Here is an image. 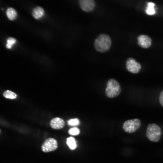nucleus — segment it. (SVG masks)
<instances>
[{"mask_svg": "<svg viewBox=\"0 0 163 163\" xmlns=\"http://www.w3.org/2000/svg\"><path fill=\"white\" fill-rule=\"evenodd\" d=\"M112 44L111 39L108 35L102 34H100L95 39L94 47L97 51L101 53L109 50Z\"/></svg>", "mask_w": 163, "mask_h": 163, "instance_id": "obj_1", "label": "nucleus"}, {"mask_svg": "<svg viewBox=\"0 0 163 163\" xmlns=\"http://www.w3.org/2000/svg\"><path fill=\"white\" fill-rule=\"evenodd\" d=\"M121 91V86L116 80L111 78L107 82L105 94L108 97L113 98L117 96Z\"/></svg>", "mask_w": 163, "mask_h": 163, "instance_id": "obj_2", "label": "nucleus"}, {"mask_svg": "<svg viewBox=\"0 0 163 163\" xmlns=\"http://www.w3.org/2000/svg\"><path fill=\"white\" fill-rule=\"evenodd\" d=\"M161 134L160 127L155 123L149 124L147 128L146 136L148 138L153 142L159 141Z\"/></svg>", "mask_w": 163, "mask_h": 163, "instance_id": "obj_3", "label": "nucleus"}, {"mask_svg": "<svg viewBox=\"0 0 163 163\" xmlns=\"http://www.w3.org/2000/svg\"><path fill=\"white\" fill-rule=\"evenodd\" d=\"M141 125V121L138 119H134L125 121L123 123V127L125 132L131 133L137 131Z\"/></svg>", "mask_w": 163, "mask_h": 163, "instance_id": "obj_4", "label": "nucleus"}, {"mask_svg": "<svg viewBox=\"0 0 163 163\" xmlns=\"http://www.w3.org/2000/svg\"><path fill=\"white\" fill-rule=\"evenodd\" d=\"M126 66L127 70L133 74L139 73L141 69V64L133 58H128L126 62Z\"/></svg>", "mask_w": 163, "mask_h": 163, "instance_id": "obj_5", "label": "nucleus"}, {"mask_svg": "<svg viewBox=\"0 0 163 163\" xmlns=\"http://www.w3.org/2000/svg\"><path fill=\"white\" fill-rule=\"evenodd\" d=\"M58 147V143L55 139L50 138L46 139L41 146L43 152H47L56 150Z\"/></svg>", "mask_w": 163, "mask_h": 163, "instance_id": "obj_6", "label": "nucleus"}, {"mask_svg": "<svg viewBox=\"0 0 163 163\" xmlns=\"http://www.w3.org/2000/svg\"><path fill=\"white\" fill-rule=\"evenodd\" d=\"M79 5L81 9L86 12L92 11L96 6L94 0H80L79 1Z\"/></svg>", "mask_w": 163, "mask_h": 163, "instance_id": "obj_7", "label": "nucleus"}, {"mask_svg": "<svg viewBox=\"0 0 163 163\" xmlns=\"http://www.w3.org/2000/svg\"><path fill=\"white\" fill-rule=\"evenodd\" d=\"M138 45L144 48L149 47L152 44V39L148 36L142 34L138 36L137 38Z\"/></svg>", "mask_w": 163, "mask_h": 163, "instance_id": "obj_8", "label": "nucleus"}, {"mask_svg": "<svg viewBox=\"0 0 163 163\" xmlns=\"http://www.w3.org/2000/svg\"><path fill=\"white\" fill-rule=\"evenodd\" d=\"M65 123L63 119L59 117H55L52 119L50 121V125L53 129H59L63 128L65 126Z\"/></svg>", "mask_w": 163, "mask_h": 163, "instance_id": "obj_9", "label": "nucleus"}, {"mask_svg": "<svg viewBox=\"0 0 163 163\" xmlns=\"http://www.w3.org/2000/svg\"><path fill=\"white\" fill-rule=\"evenodd\" d=\"M44 9L40 7L37 6L34 8L32 11V15L35 19H38L44 15Z\"/></svg>", "mask_w": 163, "mask_h": 163, "instance_id": "obj_10", "label": "nucleus"}, {"mask_svg": "<svg viewBox=\"0 0 163 163\" xmlns=\"http://www.w3.org/2000/svg\"><path fill=\"white\" fill-rule=\"evenodd\" d=\"M6 14L8 18L10 20H15L17 15L16 10L12 8H9L7 9Z\"/></svg>", "mask_w": 163, "mask_h": 163, "instance_id": "obj_11", "label": "nucleus"}, {"mask_svg": "<svg viewBox=\"0 0 163 163\" xmlns=\"http://www.w3.org/2000/svg\"><path fill=\"white\" fill-rule=\"evenodd\" d=\"M155 4L152 2L148 3L147 7L145 10L147 14L149 15H152L155 14V11L154 9V6Z\"/></svg>", "mask_w": 163, "mask_h": 163, "instance_id": "obj_12", "label": "nucleus"}, {"mask_svg": "<svg viewBox=\"0 0 163 163\" xmlns=\"http://www.w3.org/2000/svg\"><path fill=\"white\" fill-rule=\"evenodd\" d=\"M66 143L69 148L72 150L75 149L76 145L75 139L72 137H70L67 139Z\"/></svg>", "mask_w": 163, "mask_h": 163, "instance_id": "obj_13", "label": "nucleus"}, {"mask_svg": "<svg viewBox=\"0 0 163 163\" xmlns=\"http://www.w3.org/2000/svg\"><path fill=\"white\" fill-rule=\"evenodd\" d=\"M3 95L6 98L11 99L15 98L17 97V95L15 93L9 90H7L4 92Z\"/></svg>", "mask_w": 163, "mask_h": 163, "instance_id": "obj_14", "label": "nucleus"}, {"mask_svg": "<svg viewBox=\"0 0 163 163\" xmlns=\"http://www.w3.org/2000/svg\"><path fill=\"white\" fill-rule=\"evenodd\" d=\"M80 132V129L77 127H73L70 128L68 130V133L70 135L73 136L78 135Z\"/></svg>", "mask_w": 163, "mask_h": 163, "instance_id": "obj_15", "label": "nucleus"}, {"mask_svg": "<svg viewBox=\"0 0 163 163\" xmlns=\"http://www.w3.org/2000/svg\"><path fill=\"white\" fill-rule=\"evenodd\" d=\"M16 42V40L15 38L12 37L9 38L7 40V43L6 46L7 48L10 49L12 45Z\"/></svg>", "mask_w": 163, "mask_h": 163, "instance_id": "obj_16", "label": "nucleus"}, {"mask_svg": "<svg viewBox=\"0 0 163 163\" xmlns=\"http://www.w3.org/2000/svg\"><path fill=\"white\" fill-rule=\"evenodd\" d=\"M79 121L77 118L71 119L67 121L68 124L71 126L78 125L79 124Z\"/></svg>", "mask_w": 163, "mask_h": 163, "instance_id": "obj_17", "label": "nucleus"}, {"mask_svg": "<svg viewBox=\"0 0 163 163\" xmlns=\"http://www.w3.org/2000/svg\"><path fill=\"white\" fill-rule=\"evenodd\" d=\"M159 101L161 105L163 107V90L160 94L159 96Z\"/></svg>", "mask_w": 163, "mask_h": 163, "instance_id": "obj_18", "label": "nucleus"}, {"mask_svg": "<svg viewBox=\"0 0 163 163\" xmlns=\"http://www.w3.org/2000/svg\"><path fill=\"white\" fill-rule=\"evenodd\" d=\"M0 131H1V130H0Z\"/></svg>", "mask_w": 163, "mask_h": 163, "instance_id": "obj_19", "label": "nucleus"}]
</instances>
